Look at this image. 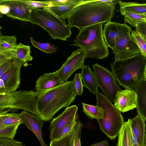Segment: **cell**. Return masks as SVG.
<instances>
[{"mask_svg": "<svg viewBox=\"0 0 146 146\" xmlns=\"http://www.w3.org/2000/svg\"><path fill=\"white\" fill-rule=\"evenodd\" d=\"M115 5L99 2L98 0H84L70 13L67 25L75 27L79 31L87 27L110 21L114 16Z\"/></svg>", "mask_w": 146, "mask_h": 146, "instance_id": "obj_1", "label": "cell"}, {"mask_svg": "<svg viewBox=\"0 0 146 146\" xmlns=\"http://www.w3.org/2000/svg\"><path fill=\"white\" fill-rule=\"evenodd\" d=\"M36 92V107L39 118L44 121L51 120L62 108L69 107L76 96L71 81L46 91Z\"/></svg>", "mask_w": 146, "mask_h": 146, "instance_id": "obj_2", "label": "cell"}, {"mask_svg": "<svg viewBox=\"0 0 146 146\" xmlns=\"http://www.w3.org/2000/svg\"><path fill=\"white\" fill-rule=\"evenodd\" d=\"M146 58L141 53L111 64L112 72L120 86L133 90L143 79Z\"/></svg>", "mask_w": 146, "mask_h": 146, "instance_id": "obj_3", "label": "cell"}, {"mask_svg": "<svg viewBox=\"0 0 146 146\" xmlns=\"http://www.w3.org/2000/svg\"><path fill=\"white\" fill-rule=\"evenodd\" d=\"M104 23L92 25L79 31L74 39V43L70 45L84 49L86 52V58L104 59L107 58L109 52L103 35Z\"/></svg>", "mask_w": 146, "mask_h": 146, "instance_id": "obj_4", "label": "cell"}, {"mask_svg": "<svg viewBox=\"0 0 146 146\" xmlns=\"http://www.w3.org/2000/svg\"><path fill=\"white\" fill-rule=\"evenodd\" d=\"M30 7L31 23L43 28L54 40L66 41L70 37L71 27L66 24L65 19L57 17L46 9Z\"/></svg>", "mask_w": 146, "mask_h": 146, "instance_id": "obj_5", "label": "cell"}, {"mask_svg": "<svg viewBox=\"0 0 146 146\" xmlns=\"http://www.w3.org/2000/svg\"><path fill=\"white\" fill-rule=\"evenodd\" d=\"M97 106L104 110L103 119H97L100 129L111 140L118 136L124 121L121 112L104 94L96 95Z\"/></svg>", "mask_w": 146, "mask_h": 146, "instance_id": "obj_6", "label": "cell"}, {"mask_svg": "<svg viewBox=\"0 0 146 146\" xmlns=\"http://www.w3.org/2000/svg\"><path fill=\"white\" fill-rule=\"evenodd\" d=\"M37 94L33 90L15 91L0 94V112L6 109H22L39 118L37 109Z\"/></svg>", "mask_w": 146, "mask_h": 146, "instance_id": "obj_7", "label": "cell"}, {"mask_svg": "<svg viewBox=\"0 0 146 146\" xmlns=\"http://www.w3.org/2000/svg\"><path fill=\"white\" fill-rule=\"evenodd\" d=\"M131 27L125 23L121 24L119 36L115 48L112 50L115 60L126 59L141 53L130 35Z\"/></svg>", "mask_w": 146, "mask_h": 146, "instance_id": "obj_8", "label": "cell"}, {"mask_svg": "<svg viewBox=\"0 0 146 146\" xmlns=\"http://www.w3.org/2000/svg\"><path fill=\"white\" fill-rule=\"evenodd\" d=\"M93 66L98 87L111 102H114L117 92L121 90L117 83L112 73L97 63Z\"/></svg>", "mask_w": 146, "mask_h": 146, "instance_id": "obj_9", "label": "cell"}, {"mask_svg": "<svg viewBox=\"0 0 146 146\" xmlns=\"http://www.w3.org/2000/svg\"><path fill=\"white\" fill-rule=\"evenodd\" d=\"M86 55L85 50L80 48L74 51L67 57L66 62L56 71L62 84L68 82L70 77L76 70L82 68Z\"/></svg>", "mask_w": 146, "mask_h": 146, "instance_id": "obj_10", "label": "cell"}, {"mask_svg": "<svg viewBox=\"0 0 146 146\" xmlns=\"http://www.w3.org/2000/svg\"><path fill=\"white\" fill-rule=\"evenodd\" d=\"M24 62L16 58L12 59L7 70L0 76L3 82L6 93L15 91L19 87L21 82V70Z\"/></svg>", "mask_w": 146, "mask_h": 146, "instance_id": "obj_11", "label": "cell"}, {"mask_svg": "<svg viewBox=\"0 0 146 146\" xmlns=\"http://www.w3.org/2000/svg\"><path fill=\"white\" fill-rule=\"evenodd\" d=\"M78 107L74 105L66 108L64 111L51 121L49 125L50 140L56 139L64 127L75 117Z\"/></svg>", "mask_w": 146, "mask_h": 146, "instance_id": "obj_12", "label": "cell"}, {"mask_svg": "<svg viewBox=\"0 0 146 146\" xmlns=\"http://www.w3.org/2000/svg\"><path fill=\"white\" fill-rule=\"evenodd\" d=\"M0 4L9 6L6 16L23 21L30 22L31 9L21 0H1Z\"/></svg>", "mask_w": 146, "mask_h": 146, "instance_id": "obj_13", "label": "cell"}, {"mask_svg": "<svg viewBox=\"0 0 146 146\" xmlns=\"http://www.w3.org/2000/svg\"><path fill=\"white\" fill-rule=\"evenodd\" d=\"M114 102V106L122 113L136 108L137 95L133 90L125 88L118 91Z\"/></svg>", "mask_w": 146, "mask_h": 146, "instance_id": "obj_14", "label": "cell"}, {"mask_svg": "<svg viewBox=\"0 0 146 146\" xmlns=\"http://www.w3.org/2000/svg\"><path fill=\"white\" fill-rule=\"evenodd\" d=\"M23 123L35 135L41 146H48L43 138L42 131L44 121L36 116L25 110L20 113Z\"/></svg>", "mask_w": 146, "mask_h": 146, "instance_id": "obj_15", "label": "cell"}, {"mask_svg": "<svg viewBox=\"0 0 146 146\" xmlns=\"http://www.w3.org/2000/svg\"><path fill=\"white\" fill-rule=\"evenodd\" d=\"M62 84L56 71L46 73L40 76L36 80L35 90L37 92L46 91Z\"/></svg>", "mask_w": 146, "mask_h": 146, "instance_id": "obj_16", "label": "cell"}, {"mask_svg": "<svg viewBox=\"0 0 146 146\" xmlns=\"http://www.w3.org/2000/svg\"><path fill=\"white\" fill-rule=\"evenodd\" d=\"M121 24L111 21L104 24L103 35L108 46L112 50L115 46L119 36Z\"/></svg>", "mask_w": 146, "mask_h": 146, "instance_id": "obj_17", "label": "cell"}, {"mask_svg": "<svg viewBox=\"0 0 146 146\" xmlns=\"http://www.w3.org/2000/svg\"><path fill=\"white\" fill-rule=\"evenodd\" d=\"M137 143L140 146H144L145 133V121L139 115L133 118L128 119Z\"/></svg>", "mask_w": 146, "mask_h": 146, "instance_id": "obj_18", "label": "cell"}, {"mask_svg": "<svg viewBox=\"0 0 146 146\" xmlns=\"http://www.w3.org/2000/svg\"><path fill=\"white\" fill-rule=\"evenodd\" d=\"M133 90L137 95L136 108L137 114L146 121V80L143 78Z\"/></svg>", "mask_w": 146, "mask_h": 146, "instance_id": "obj_19", "label": "cell"}, {"mask_svg": "<svg viewBox=\"0 0 146 146\" xmlns=\"http://www.w3.org/2000/svg\"><path fill=\"white\" fill-rule=\"evenodd\" d=\"M82 69L80 75L84 83L83 86L88 89L91 93L96 95L99 93L98 90L99 87L94 72L92 71L89 65H84Z\"/></svg>", "mask_w": 146, "mask_h": 146, "instance_id": "obj_20", "label": "cell"}, {"mask_svg": "<svg viewBox=\"0 0 146 146\" xmlns=\"http://www.w3.org/2000/svg\"><path fill=\"white\" fill-rule=\"evenodd\" d=\"M118 136L117 146H133L137 144L128 120L123 122Z\"/></svg>", "mask_w": 146, "mask_h": 146, "instance_id": "obj_21", "label": "cell"}, {"mask_svg": "<svg viewBox=\"0 0 146 146\" xmlns=\"http://www.w3.org/2000/svg\"><path fill=\"white\" fill-rule=\"evenodd\" d=\"M9 111L7 110L0 112V128L23 123L20 114Z\"/></svg>", "mask_w": 146, "mask_h": 146, "instance_id": "obj_22", "label": "cell"}, {"mask_svg": "<svg viewBox=\"0 0 146 146\" xmlns=\"http://www.w3.org/2000/svg\"><path fill=\"white\" fill-rule=\"evenodd\" d=\"M118 3L121 14L125 12H130L139 14L146 13V3H139L133 2H125L119 0Z\"/></svg>", "mask_w": 146, "mask_h": 146, "instance_id": "obj_23", "label": "cell"}, {"mask_svg": "<svg viewBox=\"0 0 146 146\" xmlns=\"http://www.w3.org/2000/svg\"><path fill=\"white\" fill-rule=\"evenodd\" d=\"M76 7L63 4L52 5L47 9L57 17L64 19L68 17L70 13Z\"/></svg>", "mask_w": 146, "mask_h": 146, "instance_id": "obj_24", "label": "cell"}, {"mask_svg": "<svg viewBox=\"0 0 146 146\" xmlns=\"http://www.w3.org/2000/svg\"><path fill=\"white\" fill-rule=\"evenodd\" d=\"M83 112L91 119H103L104 110L101 108L96 106H95L82 102Z\"/></svg>", "mask_w": 146, "mask_h": 146, "instance_id": "obj_25", "label": "cell"}, {"mask_svg": "<svg viewBox=\"0 0 146 146\" xmlns=\"http://www.w3.org/2000/svg\"><path fill=\"white\" fill-rule=\"evenodd\" d=\"M31 52L30 46L19 42L15 51V58L24 63L30 61L33 59Z\"/></svg>", "mask_w": 146, "mask_h": 146, "instance_id": "obj_26", "label": "cell"}, {"mask_svg": "<svg viewBox=\"0 0 146 146\" xmlns=\"http://www.w3.org/2000/svg\"><path fill=\"white\" fill-rule=\"evenodd\" d=\"M124 16V22L135 27L139 24L146 22L144 14H139L130 12H125L121 14Z\"/></svg>", "mask_w": 146, "mask_h": 146, "instance_id": "obj_27", "label": "cell"}, {"mask_svg": "<svg viewBox=\"0 0 146 146\" xmlns=\"http://www.w3.org/2000/svg\"><path fill=\"white\" fill-rule=\"evenodd\" d=\"M17 45L15 36L0 35V50H16Z\"/></svg>", "mask_w": 146, "mask_h": 146, "instance_id": "obj_28", "label": "cell"}, {"mask_svg": "<svg viewBox=\"0 0 146 146\" xmlns=\"http://www.w3.org/2000/svg\"><path fill=\"white\" fill-rule=\"evenodd\" d=\"M130 35L132 40L139 48L141 54L146 58V39L136 29L131 31Z\"/></svg>", "mask_w": 146, "mask_h": 146, "instance_id": "obj_29", "label": "cell"}, {"mask_svg": "<svg viewBox=\"0 0 146 146\" xmlns=\"http://www.w3.org/2000/svg\"><path fill=\"white\" fill-rule=\"evenodd\" d=\"M20 124L0 128V139H14Z\"/></svg>", "mask_w": 146, "mask_h": 146, "instance_id": "obj_30", "label": "cell"}, {"mask_svg": "<svg viewBox=\"0 0 146 146\" xmlns=\"http://www.w3.org/2000/svg\"><path fill=\"white\" fill-rule=\"evenodd\" d=\"M78 119V115L77 113L74 118L70 121L62 129L56 139L62 138L70 134Z\"/></svg>", "mask_w": 146, "mask_h": 146, "instance_id": "obj_31", "label": "cell"}, {"mask_svg": "<svg viewBox=\"0 0 146 146\" xmlns=\"http://www.w3.org/2000/svg\"><path fill=\"white\" fill-rule=\"evenodd\" d=\"M80 73L76 74L72 82L74 91L76 95L81 96L83 92V84Z\"/></svg>", "mask_w": 146, "mask_h": 146, "instance_id": "obj_32", "label": "cell"}, {"mask_svg": "<svg viewBox=\"0 0 146 146\" xmlns=\"http://www.w3.org/2000/svg\"><path fill=\"white\" fill-rule=\"evenodd\" d=\"M29 7L45 9L51 6V4L47 0L44 1H33L28 0H21Z\"/></svg>", "mask_w": 146, "mask_h": 146, "instance_id": "obj_33", "label": "cell"}, {"mask_svg": "<svg viewBox=\"0 0 146 146\" xmlns=\"http://www.w3.org/2000/svg\"><path fill=\"white\" fill-rule=\"evenodd\" d=\"M83 126V124L78 120L74 127V146H81V132Z\"/></svg>", "mask_w": 146, "mask_h": 146, "instance_id": "obj_34", "label": "cell"}, {"mask_svg": "<svg viewBox=\"0 0 146 146\" xmlns=\"http://www.w3.org/2000/svg\"><path fill=\"white\" fill-rule=\"evenodd\" d=\"M70 135L68 134L60 139L51 140L49 146H69Z\"/></svg>", "mask_w": 146, "mask_h": 146, "instance_id": "obj_35", "label": "cell"}, {"mask_svg": "<svg viewBox=\"0 0 146 146\" xmlns=\"http://www.w3.org/2000/svg\"><path fill=\"white\" fill-rule=\"evenodd\" d=\"M30 39L31 43L33 46L42 51L44 53L50 54L55 52L57 50L46 47L42 44L41 42H38L34 40L32 37L30 38Z\"/></svg>", "mask_w": 146, "mask_h": 146, "instance_id": "obj_36", "label": "cell"}, {"mask_svg": "<svg viewBox=\"0 0 146 146\" xmlns=\"http://www.w3.org/2000/svg\"><path fill=\"white\" fill-rule=\"evenodd\" d=\"M15 51L7 50H0V64L8 59L16 58Z\"/></svg>", "mask_w": 146, "mask_h": 146, "instance_id": "obj_37", "label": "cell"}, {"mask_svg": "<svg viewBox=\"0 0 146 146\" xmlns=\"http://www.w3.org/2000/svg\"><path fill=\"white\" fill-rule=\"evenodd\" d=\"M0 146H26L21 142L14 139H0Z\"/></svg>", "mask_w": 146, "mask_h": 146, "instance_id": "obj_38", "label": "cell"}, {"mask_svg": "<svg viewBox=\"0 0 146 146\" xmlns=\"http://www.w3.org/2000/svg\"><path fill=\"white\" fill-rule=\"evenodd\" d=\"M12 59H8L0 64V76L8 69L11 62Z\"/></svg>", "mask_w": 146, "mask_h": 146, "instance_id": "obj_39", "label": "cell"}, {"mask_svg": "<svg viewBox=\"0 0 146 146\" xmlns=\"http://www.w3.org/2000/svg\"><path fill=\"white\" fill-rule=\"evenodd\" d=\"M135 27L146 40V22L141 23Z\"/></svg>", "mask_w": 146, "mask_h": 146, "instance_id": "obj_40", "label": "cell"}, {"mask_svg": "<svg viewBox=\"0 0 146 146\" xmlns=\"http://www.w3.org/2000/svg\"><path fill=\"white\" fill-rule=\"evenodd\" d=\"M1 14H6L8 13L9 10V8L7 5L0 4Z\"/></svg>", "mask_w": 146, "mask_h": 146, "instance_id": "obj_41", "label": "cell"}, {"mask_svg": "<svg viewBox=\"0 0 146 146\" xmlns=\"http://www.w3.org/2000/svg\"><path fill=\"white\" fill-rule=\"evenodd\" d=\"M6 93V87L3 81L0 79V94Z\"/></svg>", "mask_w": 146, "mask_h": 146, "instance_id": "obj_42", "label": "cell"}, {"mask_svg": "<svg viewBox=\"0 0 146 146\" xmlns=\"http://www.w3.org/2000/svg\"><path fill=\"white\" fill-rule=\"evenodd\" d=\"M74 128L70 135V142L69 146H74Z\"/></svg>", "mask_w": 146, "mask_h": 146, "instance_id": "obj_43", "label": "cell"}, {"mask_svg": "<svg viewBox=\"0 0 146 146\" xmlns=\"http://www.w3.org/2000/svg\"><path fill=\"white\" fill-rule=\"evenodd\" d=\"M109 143L106 140H104L100 142L96 143L90 146H109Z\"/></svg>", "mask_w": 146, "mask_h": 146, "instance_id": "obj_44", "label": "cell"}, {"mask_svg": "<svg viewBox=\"0 0 146 146\" xmlns=\"http://www.w3.org/2000/svg\"><path fill=\"white\" fill-rule=\"evenodd\" d=\"M99 2L107 3L109 4L115 5L117 3H118L119 0H99Z\"/></svg>", "mask_w": 146, "mask_h": 146, "instance_id": "obj_45", "label": "cell"}, {"mask_svg": "<svg viewBox=\"0 0 146 146\" xmlns=\"http://www.w3.org/2000/svg\"><path fill=\"white\" fill-rule=\"evenodd\" d=\"M143 79L146 80V63L145 68Z\"/></svg>", "mask_w": 146, "mask_h": 146, "instance_id": "obj_46", "label": "cell"}, {"mask_svg": "<svg viewBox=\"0 0 146 146\" xmlns=\"http://www.w3.org/2000/svg\"><path fill=\"white\" fill-rule=\"evenodd\" d=\"M144 146H146V133L145 138Z\"/></svg>", "mask_w": 146, "mask_h": 146, "instance_id": "obj_47", "label": "cell"}, {"mask_svg": "<svg viewBox=\"0 0 146 146\" xmlns=\"http://www.w3.org/2000/svg\"><path fill=\"white\" fill-rule=\"evenodd\" d=\"M133 146H140L138 144H135Z\"/></svg>", "mask_w": 146, "mask_h": 146, "instance_id": "obj_48", "label": "cell"}, {"mask_svg": "<svg viewBox=\"0 0 146 146\" xmlns=\"http://www.w3.org/2000/svg\"><path fill=\"white\" fill-rule=\"evenodd\" d=\"M146 19V13L144 14Z\"/></svg>", "mask_w": 146, "mask_h": 146, "instance_id": "obj_49", "label": "cell"}, {"mask_svg": "<svg viewBox=\"0 0 146 146\" xmlns=\"http://www.w3.org/2000/svg\"><path fill=\"white\" fill-rule=\"evenodd\" d=\"M115 146H117V145H116Z\"/></svg>", "mask_w": 146, "mask_h": 146, "instance_id": "obj_50", "label": "cell"}]
</instances>
